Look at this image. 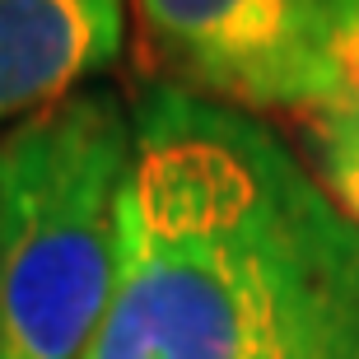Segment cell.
I'll return each mask as SVG.
<instances>
[{"mask_svg":"<svg viewBox=\"0 0 359 359\" xmlns=\"http://www.w3.org/2000/svg\"><path fill=\"white\" fill-rule=\"evenodd\" d=\"M294 135L322 191L359 229V103L341 98V103L308 107L294 117Z\"/></svg>","mask_w":359,"mask_h":359,"instance_id":"5b68a950","label":"cell"},{"mask_svg":"<svg viewBox=\"0 0 359 359\" xmlns=\"http://www.w3.org/2000/svg\"><path fill=\"white\" fill-rule=\"evenodd\" d=\"M131 0H0V121H24L117 66Z\"/></svg>","mask_w":359,"mask_h":359,"instance_id":"277c9868","label":"cell"},{"mask_svg":"<svg viewBox=\"0 0 359 359\" xmlns=\"http://www.w3.org/2000/svg\"><path fill=\"white\" fill-rule=\"evenodd\" d=\"M159 80L243 112L346 98L359 0H131Z\"/></svg>","mask_w":359,"mask_h":359,"instance_id":"3957f363","label":"cell"},{"mask_svg":"<svg viewBox=\"0 0 359 359\" xmlns=\"http://www.w3.org/2000/svg\"><path fill=\"white\" fill-rule=\"evenodd\" d=\"M346 98L359 103V24H355V38H350V52H346Z\"/></svg>","mask_w":359,"mask_h":359,"instance_id":"8992f818","label":"cell"},{"mask_svg":"<svg viewBox=\"0 0 359 359\" xmlns=\"http://www.w3.org/2000/svg\"><path fill=\"white\" fill-rule=\"evenodd\" d=\"M131 107L89 84L0 135V359H84L121 271Z\"/></svg>","mask_w":359,"mask_h":359,"instance_id":"7a4b0ae2","label":"cell"},{"mask_svg":"<svg viewBox=\"0 0 359 359\" xmlns=\"http://www.w3.org/2000/svg\"><path fill=\"white\" fill-rule=\"evenodd\" d=\"M84 359H359V229L257 112L145 84Z\"/></svg>","mask_w":359,"mask_h":359,"instance_id":"6da1fadb","label":"cell"}]
</instances>
